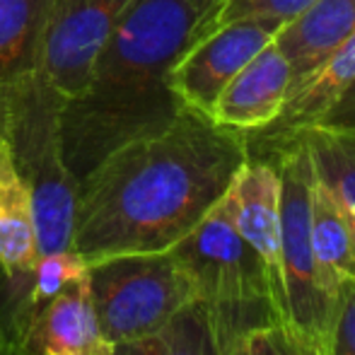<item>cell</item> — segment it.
<instances>
[{
	"label": "cell",
	"instance_id": "ffe728a7",
	"mask_svg": "<svg viewBox=\"0 0 355 355\" xmlns=\"http://www.w3.org/2000/svg\"><path fill=\"white\" fill-rule=\"evenodd\" d=\"M314 0H220L218 5L193 27L191 39L201 37L203 32L232 19H259L283 27L293 17H297Z\"/></svg>",
	"mask_w": 355,
	"mask_h": 355
},
{
	"label": "cell",
	"instance_id": "8992f818",
	"mask_svg": "<svg viewBox=\"0 0 355 355\" xmlns=\"http://www.w3.org/2000/svg\"><path fill=\"white\" fill-rule=\"evenodd\" d=\"M271 155L281 177V254H283V290L285 322L312 338H322L327 327L331 297L319 283L317 263L312 254V184L314 169L307 145L300 133L249 150Z\"/></svg>",
	"mask_w": 355,
	"mask_h": 355
},
{
	"label": "cell",
	"instance_id": "52a82bcc",
	"mask_svg": "<svg viewBox=\"0 0 355 355\" xmlns=\"http://www.w3.org/2000/svg\"><path fill=\"white\" fill-rule=\"evenodd\" d=\"M278 29L259 19H232L191 39L169 71L179 104L211 116L230 80L276 39Z\"/></svg>",
	"mask_w": 355,
	"mask_h": 355
},
{
	"label": "cell",
	"instance_id": "5b68a950",
	"mask_svg": "<svg viewBox=\"0 0 355 355\" xmlns=\"http://www.w3.org/2000/svg\"><path fill=\"white\" fill-rule=\"evenodd\" d=\"M89 290L99 327L112 346L159 331L196 293L169 252L109 257L89 266Z\"/></svg>",
	"mask_w": 355,
	"mask_h": 355
},
{
	"label": "cell",
	"instance_id": "6da1fadb",
	"mask_svg": "<svg viewBox=\"0 0 355 355\" xmlns=\"http://www.w3.org/2000/svg\"><path fill=\"white\" fill-rule=\"evenodd\" d=\"M247 157L244 133L182 107L164 128L123 143L78 184L71 249L89 266L167 252L223 201Z\"/></svg>",
	"mask_w": 355,
	"mask_h": 355
},
{
	"label": "cell",
	"instance_id": "484cf974",
	"mask_svg": "<svg viewBox=\"0 0 355 355\" xmlns=\"http://www.w3.org/2000/svg\"><path fill=\"white\" fill-rule=\"evenodd\" d=\"M0 355H22V353H12V351H5V348H0Z\"/></svg>",
	"mask_w": 355,
	"mask_h": 355
},
{
	"label": "cell",
	"instance_id": "4fadbf2b",
	"mask_svg": "<svg viewBox=\"0 0 355 355\" xmlns=\"http://www.w3.org/2000/svg\"><path fill=\"white\" fill-rule=\"evenodd\" d=\"M355 80V34L343 44L338 51H334L322 66L317 68L307 80L290 89L278 119L268 128L254 136H244L249 150L271 145L281 138H288L302 128L317 126L324 114L341 99V94L351 87Z\"/></svg>",
	"mask_w": 355,
	"mask_h": 355
},
{
	"label": "cell",
	"instance_id": "ba28073f",
	"mask_svg": "<svg viewBox=\"0 0 355 355\" xmlns=\"http://www.w3.org/2000/svg\"><path fill=\"white\" fill-rule=\"evenodd\" d=\"M133 0H51L39 71L63 99L87 83L99 51Z\"/></svg>",
	"mask_w": 355,
	"mask_h": 355
},
{
	"label": "cell",
	"instance_id": "d4e9b609",
	"mask_svg": "<svg viewBox=\"0 0 355 355\" xmlns=\"http://www.w3.org/2000/svg\"><path fill=\"white\" fill-rule=\"evenodd\" d=\"M223 355H249V353H247L244 341H242V343H234V346H230L227 351H223Z\"/></svg>",
	"mask_w": 355,
	"mask_h": 355
},
{
	"label": "cell",
	"instance_id": "d6986e66",
	"mask_svg": "<svg viewBox=\"0 0 355 355\" xmlns=\"http://www.w3.org/2000/svg\"><path fill=\"white\" fill-rule=\"evenodd\" d=\"M42 307L32 293V271L0 268V348L24 355V338Z\"/></svg>",
	"mask_w": 355,
	"mask_h": 355
},
{
	"label": "cell",
	"instance_id": "603a6c76",
	"mask_svg": "<svg viewBox=\"0 0 355 355\" xmlns=\"http://www.w3.org/2000/svg\"><path fill=\"white\" fill-rule=\"evenodd\" d=\"M317 126L331 128V131L355 133V80L351 83V87L341 94V99L324 114V119Z\"/></svg>",
	"mask_w": 355,
	"mask_h": 355
},
{
	"label": "cell",
	"instance_id": "44dd1931",
	"mask_svg": "<svg viewBox=\"0 0 355 355\" xmlns=\"http://www.w3.org/2000/svg\"><path fill=\"white\" fill-rule=\"evenodd\" d=\"M319 346L322 355H355V278L334 295Z\"/></svg>",
	"mask_w": 355,
	"mask_h": 355
},
{
	"label": "cell",
	"instance_id": "cb8c5ba5",
	"mask_svg": "<svg viewBox=\"0 0 355 355\" xmlns=\"http://www.w3.org/2000/svg\"><path fill=\"white\" fill-rule=\"evenodd\" d=\"M187 3H189V8L193 10V15H196V24H198L208 12H211L215 5L220 3V0H187ZM196 24H193V27H196Z\"/></svg>",
	"mask_w": 355,
	"mask_h": 355
},
{
	"label": "cell",
	"instance_id": "277c9868",
	"mask_svg": "<svg viewBox=\"0 0 355 355\" xmlns=\"http://www.w3.org/2000/svg\"><path fill=\"white\" fill-rule=\"evenodd\" d=\"M169 252L206 307L220 351L285 319L266 266L232 227L223 203Z\"/></svg>",
	"mask_w": 355,
	"mask_h": 355
},
{
	"label": "cell",
	"instance_id": "3957f363",
	"mask_svg": "<svg viewBox=\"0 0 355 355\" xmlns=\"http://www.w3.org/2000/svg\"><path fill=\"white\" fill-rule=\"evenodd\" d=\"M63 97L42 71L0 87V138L32 193L39 252L71 249L78 182L68 169L61 138Z\"/></svg>",
	"mask_w": 355,
	"mask_h": 355
},
{
	"label": "cell",
	"instance_id": "7a4b0ae2",
	"mask_svg": "<svg viewBox=\"0 0 355 355\" xmlns=\"http://www.w3.org/2000/svg\"><path fill=\"white\" fill-rule=\"evenodd\" d=\"M193 24L187 0H133L85 87L63 99V155L78 184L123 143L159 131L182 112L169 71L191 42Z\"/></svg>",
	"mask_w": 355,
	"mask_h": 355
},
{
	"label": "cell",
	"instance_id": "2e32d148",
	"mask_svg": "<svg viewBox=\"0 0 355 355\" xmlns=\"http://www.w3.org/2000/svg\"><path fill=\"white\" fill-rule=\"evenodd\" d=\"M51 0H0V87L39 71Z\"/></svg>",
	"mask_w": 355,
	"mask_h": 355
},
{
	"label": "cell",
	"instance_id": "9c48e42d",
	"mask_svg": "<svg viewBox=\"0 0 355 355\" xmlns=\"http://www.w3.org/2000/svg\"><path fill=\"white\" fill-rule=\"evenodd\" d=\"M223 208L239 237L259 254L285 317L281 254V177L271 155L249 153L223 196Z\"/></svg>",
	"mask_w": 355,
	"mask_h": 355
},
{
	"label": "cell",
	"instance_id": "7402d4cb",
	"mask_svg": "<svg viewBox=\"0 0 355 355\" xmlns=\"http://www.w3.org/2000/svg\"><path fill=\"white\" fill-rule=\"evenodd\" d=\"M244 348L249 355H322L317 338L302 334L285 319L244 338Z\"/></svg>",
	"mask_w": 355,
	"mask_h": 355
},
{
	"label": "cell",
	"instance_id": "30bf717a",
	"mask_svg": "<svg viewBox=\"0 0 355 355\" xmlns=\"http://www.w3.org/2000/svg\"><path fill=\"white\" fill-rule=\"evenodd\" d=\"M290 66L276 44L257 53L215 102L211 119L230 131L254 136L268 128L290 94Z\"/></svg>",
	"mask_w": 355,
	"mask_h": 355
},
{
	"label": "cell",
	"instance_id": "e0dca14e",
	"mask_svg": "<svg viewBox=\"0 0 355 355\" xmlns=\"http://www.w3.org/2000/svg\"><path fill=\"white\" fill-rule=\"evenodd\" d=\"M307 145L314 177L346 213L355 232V133L309 126L297 131Z\"/></svg>",
	"mask_w": 355,
	"mask_h": 355
},
{
	"label": "cell",
	"instance_id": "7c38bea8",
	"mask_svg": "<svg viewBox=\"0 0 355 355\" xmlns=\"http://www.w3.org/2000/svg\"><path fill=\"white\" fill-rule=\"evenodd\" d=\"M355 34V0H314L278 29L276 44L290 66V89L317 71Z\"/></svg>",
	"mask_w": 355,
	"mask_h": 355
},
{
	"label": "cell",
	"instance_id": "ac0fdd59",
	"mask_svg": "<svg viewBox=\"0 0 355 355\" xmlns=\"http://www.w3.org/2000/svg\"><path fill=\"white\" fill-rule=\"evenodd\" d=\"M112 355H223V351L206 307L191 302L159 331L138 341L119 343Z\"/></svg>",
	"mask_w": 355,
	"mask_h": 355
},
{
	"label": "cell",
	"instance_id": "8fae6325",
	"mask_svg": "<svg viewBox=\"0 0 355 355\" xmlns=\"http://www.w3.org/2000/svg\"><path fill=\"white\" fill-rule=\"evenodd\" d=\"M94 312L89 273L53 295L34 317L24 355H112Z\"/></svg>",
	"mask_w": 355,
	"mask_h": 355
},
{
	"label": "cell",
	"instance_id": "5bb4252c",
	"mask_svg": "<svg viewBox=\"0 0 355 355\" xmlns=\"http://www.w3.org/2000/svg\"><path fill=\"white\" fill-rule=\"evenodd\" d=\"M39 257L32 193L15 167L8 143L0 138V268L8 273L32 271Z\"/></svg>",
	"mask_w": 355,
	"mask_h": 355
},
{
	"label": "cell",
	"instance_id": "9a60e30c",
	"mask_svg": "<svg viewBox=\"0 0 355 355\" xmlns=\"http://www.w3.org/2000/svg\"><path fill=\"white\" fill-rule=\"evenodd\" d=\"M309 234H312V254L319 283L324 293L334 300L338 288L355 278V232L346 213L317 177L312 184Z\"/></svg>",
	"mask_w": 355,
	"mask_h": 355
}]
</instances>
